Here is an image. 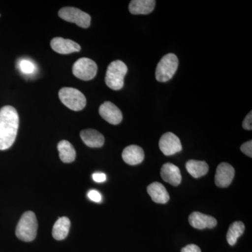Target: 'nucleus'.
<instances>
[{
  "instance_id": "19",
  "label": "nucleus",
  "mask_w": 252,
  "mask_h": 252,
  "mask_svg": "<svg viewBox=\"0 0 252 252\" xmlns=\"http://www.w3.org/2000/svg\"><path fill=\"white\" fill-rule=\"evenodd\" d=\"M70 228V220L67 217H63L56 220L53 228V237L56 240H63L67 236Z\"/></svg>"
},
{
  "instance_id": "23",
  "label": "nucleus",
  "mask_w": 252,
  "mask_h": 252,
  "mask_svg": "<svg viewBox=\"0 0 252 252\" xmlns=\"http://www.w3.org/2000/svg\"><path fill=\"white\" fill-rule=\"evenodd\" d=\"M240 149H241V152H243V154H245V155L248 156V157L252 158V141L250 140L248 142H245L242 144L241 147H240Z\"/></svg>"
},
{
  "instance_id": "12",
  "label": "nucleus",
  "mask_w": 252,
  "mask_h": 252,
  "mask_svg": "<svg viewBox=\"0 0 252 252\" xmlns=\"http://www.w3.org/2000/svg\"><path fill=\"white\" fill-rule=\"evenodd\" d=\"M189 220L192 227L199 230L213 228L217 225L216 219L198 212L190 214Z\"/></svg>"
},
{
  "instance_id": "21",
  "label": "nucleus",
  "mask_w": 252,
  "mask_h": 252,
  "mask_svg": "<svg viewBox=\"0 0 252 252\" xmlns=\"http://www.w3.org/2000/svg\"><path fill=\"white\" fill-rule=\"evenodd\" d=\"M245 229V224L242 221H235L230 225L227 232L226 239L230 246L236 244L238 239L243 234Z\"/></svg>"
},
{
  "instance_id": "3",
  "label": "nucleus",
  "mask_w": 252,
  "mask_h": 252,
  "mask_svg": "<svg viewBox=\"0 0 252 252\" xmlns=\"http://www.w3.org/2000/svg\"><path fill=\"white\" fill-rule=\"evenodd\" d=\"M127 72V67L122 61H113L107 67L105 82L114 91L121 90L124 86V78Z\"/></svg>"
},
{
  "instance_id": "16",
  "label": "nucleus",
  "mask_w": 252,
  "mask_h": 252,
  "mask_svg": "<svg viewBox=\"0 0 252 252\" xmlns=\"http://www.w3.org/2000/svg\"><path fill=\"white\" fill-rule=\"evenodd\" d=\"M81 140L88 147L91 148H100L104 145V136L94 129H86L81 132Z\"/></svg>"
},
{
  "instance_id": "22",
  "label": "nucleus",
  "mask_w": 252,
  "mask_h": 252,
  "mask_svg": "<svg viewBox=\"0 0 252 252\" xmlns=\"http://www.w3.org/2000/svg\"><path fill=\"white\" fill-rule=\"evenodd\" d=\"M19 68L21 72L26 74H32L36 69L34 63L29 60L23 59L19 62Z\"/></svg>"
},
{
  "instance_id": "7",
  "label": "nucleus",
  "mask_w": 252,
  "mask_h": 252,
  "mask_svg": "<svg viewBox=\"0 0 252 252\" xmlns=\"http://www.w3.org/2000/svg\"><path fill=\"white\" fill-rule=\"evenodd\" d=\"M60 17L69 23H74L79 27L87 28L90 26V15L74 7H64L60 10Z\"/></svg>"
},
{
  "instance_id": "11",
  "label": "nucleus",
  "mask_w": 252,
  "mask_h": 252,
  "mask_svg": "<svg viewBox=\"0 0 252 252\" xmlns=\"http://www.w3.org/2000/svg\"><path fill=\"white\" fill-rule=\"evenodd\" d=\"M51 46L54 51L60 54H69L79 52L81 46L75 41L62 37H55L51 41Z\"/></svg>"
},
{
  "instance_id": "2",
  "label": "nucleus",
  "mask_w": 252,
  "mask_h": 252,
  "mask_svg": "<svg viewBox=\"0 0 252 252\" xmlns=\"http://www.w3.org/2000/svg\"><path fill=\"white\" fill-rule=\"evenodd\" d=\"M38 223L34 212H25L16 227V235L18 239L24 242H31L35 239L37 233Z\"/></svg>"
},
{
  "instance_id": "6",
  "label": "nucleus",
  "mask_w": 252,
  "mask_h": 252,
  "mask_svg": "<svg viewBox=\"0 0 252 252\" xmlns=\"http://www.w3.org/2000/svg\"><path fill=\"white\" fill-rule=\"evenodd\" d=\"M72 72L78 79L83 81H90L97 74V64L93 60L82 58L74 63Z\"/></svg>"
},
{
  "instance_id": "24",
  "label": "nucleus",
  "mask_w": 252,
  "mask_h": 252,
  "mask_svg": "<svg viewBox=\"0 0 252 252\" xmlns=\"http://www.w3.org/2000/svg\"><path fill=\"white\" fill-rule=\"evenodd\" d=\"M88 197L90 200L95 202V203H99L102 200V195L96 190H91L88 193Z\"/></svg>"
},
{
  "instance_id": "26",
  "label": "nucleus",
  "mask_w": 252,
  "mask_h": 252,
  "mask_svg": "<svg viewBox=\"0 0 252 252\" xmlns=\"http://www.w3.org/2000/svg\"><path fill=\"white\" fill-rule=\"evenodd\" d=\"M106 179H107V177H106L105 174L102 173V172H95L93 175V180L97 183L105 182Z\"/></svg>"
},
{
  "instance_id": "14",
  "label": "nucleus",
  "mask_w": 252,
  "mask_h": 252,
  "mask_svg": "<svg viewBox=\"0 0 252 252\" xmlns=\"http://www.w3.org/2000/svg\"><path fill=\"white\" fill-rule=\"evenodd\" d=\"M122 158L126 163L130 165L140 164L144 159V152L142 147L137 145H130L124 149Z\"/></svg>"
},
{
  "instance_id": "9",
  "label": "nucleus",
  "mask_w": 252,
  "mask_h": 252,
  "mask_svg": "<svg viewBox=\"0 0 252 252\" xmlns=\"http://www.w3.org/2000/svg\"><path fill=\"white\" fill-rule=\"evenodd\" d=\"M235 176V169L227 162H221L217 168L215 185L220 188L229 187Z\"/></svg>"
},
{
  "instance_id": "10",
  "label": "nucleus",
  "mask_w": 252,
  "mask_h": 252,
  "mask_svg": "<svg viewBox=\"0 0 252 252\" xmlns=\"http://www.w3.org/2000/svg\"><path fill=\"white\" fill-rule=\"evenodd\" d=\"M99 113L102 119L112 125H118L122 122V111L112 102H105L101 104Z\"/></svg>"
},
{
  "instance_id": "18",
  "label": "nucleus",
  "mask_w": 252,
  "mask_h": 252,
  "mask_svg": "<svg viewBox=\"0 0 252 252\" xmlns=\"http://www.w3.org/2000/svg\"><path fill=\"white\" fill-rule=\"evenodd\" d=\"M187 171L194 178H200L209 171V165L206 162L200 160H189L186 163Z\"/></svg>"
},
{
  "instance_id": "1",
  "label": "nucleus",
  "mask_w": 252,
  "mask_h": 252,
  "mask_svg": "<svg viewBox=\"0 0 252 252\" xmlns=\"http://www.w3.org/2000/svg\"><path fill=\"white\" fill-rule=\"evenodd\" d=\"M19 117L12 106H4L0 109V150L9 149L17 136Z\"/></svg>"
},
{
  "instance_id": "17",
  "label": "nucleus",
  "mask_w": 252,
  "mask_h": 252,
  "mask_svg": "<svg viewBox=\"0 0 252 252\" xmlns=\"http://www.w3.org/2000/svg\"><path fill=\"white\" fill-rule=\"evenodd\" d=\"M154 0H132L129 4V11L134 15H147L154 11Z\"/></svg>"
},
{
  "instance_id": "15",
  "label": "nucleus",
  "mask_w": 252,
  "mask_h": 252,
  "mask_svg": "<svg viewBox=\"0 0 252 252\" xmlns=\"http://www.w3.org/2000/svg\"><path fill=\"white\" fill-rule=\"evenodd\" d=\"M147 192L154 203L165 204L170 200L168 192L162 184L153 182L147 187Z\"/></svg>"
},
{
  "instance_id": "27",
  "label": "nucleus",
  "mask_w": 252,
  "mask_h": 252,
  "mask_svg": "<svg viewBox=\"0 0 252 252\" xmlns=\"http://www.w3.org/2000/svg\"><path fill=\"white\" fill-rule=\"evenodd\" d=\"M181 252H201V250L197 245H189L182 248Z\"/></svg>"
},
{
  "instance_id": "8",
  "label": "nucleus",
  "mask_w": 252,
  "mask_h": 252,
  "mask_svg": "<svg viewBox=\"0 0 252 252\" xmlns=\"http://www.w3.org/2000/svg\"><path fill=\"white\" fill-rule=\"evenodd\" d=\"M159 148L165 156H172L182 150L180 138L172 132L164 134L159 140Z\"/></svg>"
},
{
  "instance_id": "13",
  "label": "nucleus",
  "mask_w": 252,
  "mask_h": 252,
  "mask_svg": "<svg viewBox=\"0 0 252 252\" xmlns=\"http://www.w3.org/2000/svg\"><path fill=\"white\" fill-rule=\"evenodd\" d=\"M160 175L163 181L174 187L180 185L182 182L180 168L170 162H167L162 165Z\"/></svg>"
},
{
  "instance_id": "5",
  "label": "nucleus",
  "mask_w": 252,
  "mask_h": 252,
  "mask_svg": "<svg viewBox=\"0 0 252 252\" xmlns=\"http://www.w3.org/2000/svg\"><path fill=\"white\" fill-rule=\"evenodd\" d=\"M59 98L62 103L71 110H82L86 105L84 94L74 88H63L59 91Z\"/></svg>"
},
{
  "instance_id": "4",
  "label": "nucleus",
  "mask_w": 252,
  "mask_h": 252,
  "mask_svg": "<svg viewBox=\"0 0 252 252\" xmlns=\"http://www.w3.org/2000/svg\"><path fill=\"white\" fill-rule=\"evenodd\" d=\"M179 65V60L174 54L164 56L158 63L156 69V79L159 82H167L175 75Z\"/></svg>"
},
{
  "instance_id": "25",
  "label": "nucleus",
  "mask_w": 252,
  "mask_h": 252,
  "mask_svg": "<svg viewBox=\"0 0 252 252\" xmlns=\"http://www.w3.org/2000/svg\"><path fill=\"white\" fill-rule=\"evenodd\" d=\"M252 112L249 113L245 119H244L243 123V127L244 129L247 130H252Z\"/></svg>"
},
{
  "instance_id": "20",
  "label": "nucleus",
  "mask_w": 252,
  "mask_h": 252,
  "mask_svg": "<svg viewBox=\"0 0 252 252\" xmlns=\"http://www.w3.org/2000/svg\"><path fill=\"white\" fill-rule=\"evenodd\" d=\"M58 149L60 158L63 162L69 163L75 160L76 152L70 142L67 140H62L58 144Z\"/></svg>"
}]
</instances>
